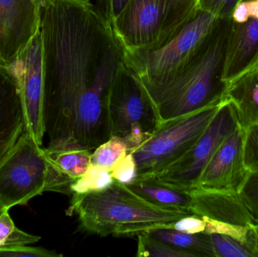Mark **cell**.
I'll use <instances>...</instances> for the list:
<instances>
[{"instance_id":"obj_1","label":"cell","mask_w":258,"mask_h":257,"mask_svg":"<svg viewBox=\"0 0 258 257\" xmlns=\"http://www.w3.org/2000/svg\"><path fill=\"white\" fill-rule=\"evenodd\" d=\"M46 149L95 150L112 137L109 98L125 52L89 0H43Z\"/></svg>"},{"instance_id":"obj_2","label":"cell","mask_w":258,"mask_h":257,"mask_svg":"<svg viewBox=\"0 0 258 257\" xmlns=\"http://www.w3.org/2000/svg\"><path fill=\"white\" fill-rule=\"evenodd\" d=\"M232 18H218L183 63L157 85L144 87L159 123L185 116L225 100L226 56Z\"/></svg>"},{"instance_id":"obj_3","label":"cell","mask_w":258,"mask_h":257,"mask_svg":"<svg viewBox=\"0 0 258 257\" xmlns=\"http://www.w3.org/2000/svg\"><path fill=\"white\" fill-rule=\"evenodd\" d=\"M69 211L77 214L83 232L118 238H131L156 228L168 227L192 214L155 205L116 181L102 191L73 195Z\"/></svg>"},{"instance_id":"obj_4","label":"cell","mask_w":258,"mask_h":257,"mask_svg":"<svg viewBox=\"0 0 258 257\" xmlns=\"http://www.w3.org/2000/svg\"><path fill=\"white\" fill-rule=\"evenodd\" d=\"M200 0H128L111 27L125 51H155L197 15Z\"/></svg>"},{"instance_id":"obj_5","label":"cell","mask_w":258,"mask_h":257,"mask_svg":"<svg viewBox=\"0 0 258 257\" xmlns=\"http://www.w3.org/2000/svg\"><path fill=\"white\" fill-rule=\"evenodd\" d=\"M223 102L159 123L151 137L132 152L137 179L153 178L183 156L204 134Z\"/></svg>"},{"instance_id":"obj_6","label":"cell","mask_w":258,"mask_h":257,"mask_svg":"<svg viewBox=\"0 0 258 257\" xmlns=\"http://www.w3.org/2000/svg\"><path fill=\"white\" fill-rule=\"evenodd\" d=\"M218 20L200 8L194 18L164 46L155 51H124L125 63L144 87L161 84L187 58Z\"/></svg>"},{"instance_id":"obj_7","label":"cell","mask_w":258,"mask_h":257,"mask_svg":"<svg viewBox=\"0 0 258 257\" xmlns=\"http://www.w3.org/2000/svg\"><path fill=\"white\" fill-rule=\"evenodd\" d=\"M48 172L44 149L24 130L0 164V204L9 211L46 192Z\"/></svg>"},{"instance_id":"obj_8","label":"cell","mask_w":258,"mask_h":257,"mask_svg":"<svg viewBox=\"0 0 258 257\" xmlns=\"http://www.w3.org/2000/svg\"><path fill=\"white\" fill-rule=\"evenodd\" d=\"M239 125L234 107L231 102L224 100L197 143L183 156L150 179L179 191L189 193L197 188L208 163Z\"/></svg>"},{"instance_id":"obj_9","label":"cell","mask_w":258,"mask_h":257,"mask_svg":"<svg viewBox=\"0 0 258 257\" xmlns=\"http://www.w3.org/2000/svg\"><path fill=\"white\" fill-rule=\"evenodd\" d=\"M112 136L153 134L159 122L153 102L138 75L125 63L112 84L109 98Z\"/></svg>"},{"instance_id":"obj_10","label":"cell","mask_w":258,"mask_h":257,"mask_svg":"<svg viewBox=\"0 0 258 257\" xmlns=\"http://www.w3.org/2000/svg\"><path fill=\"white\" fill-rule=\"evenodd\" d=\"M9 66L19 89L26 131L42 146L45 132L43 44L40 29Z\"/></svg>"},{"instance_id":"obj_11","label":"cell","mask_w":258,"mask_h":257,"mask_svg":"<svg viewBox=\"0 0 258 257\" xmlns=\"http://www.w3.org/2000/svg\"><path fill=\"white\" fill-rule=\"evenodd\" d=\"M41 2L0 0V65L11 64L40 29Z\"/></svg>"},{"instance_id":"obj_12","label":"cell","mask_w":258,"mask_h":257,"mask_svg":"<svg viewBox=\"0 0 258 257\" xmlns=\"http://www.w3.org/2000/svg\"><path fill=\"white\" fill-rule=\"evenodd\" d=\"M244 136L245 129L239 125L223 142L203 170L197 188L239 193L251 174L244 162Z\"/></svg>"},{"instance_id":"obj_13","label":"cell","mask_w":258,"mask_h":257,"mask_svg":"<svg viewBox=\"0 0 258 257\" xmlns=\"http://www.w3.org/2000/svg\"><path fill=\"white\" fill-rule=\"evenodd\" d=\"M189 193L194 215L248 228L257 224L239 193L197 188Z\"/></svg>"},{"instance_id":"obj_14","label":"cell","mask_w":258,"mask_h":257,"mask_svg":"<svg viewBox=\"0 0 258 257\" xmlns=\"http://www.w3.org/2000/svg\"><path fill=\"white\" fill-rule=\"evenodd\" d=\"M25 130L21 96L9 65H0V164Z\"/></svg>"},{"instance_id":"obj_15","label":"cell","mask_w":258,"mask_h":257,"mask_svg":"<svg viewBox=\"0 0 258 257\" xmlns=\"http://www.w3.org/2000/svg\"><path fill=\"white\" fill-rule=\"evenodd\" d=\"M258 63V20L233 21L226 56L224 80L227 83L249 70Z\"/></svg>"},{"instance_id":"obj_16","label":"cell","mask_w":258,"mask_h":257,"mask_svg":"<svg viewBox=\"0 0 258 257\" xmlns=\"http://www.w3.org/2000/svg\"><path fill=\"white\" fill-rule=\"evenodd\" d=\"M226 100L232 103L243 129L258 123V65L228 83Z\"/></svg>"},{"instance_id":"obj_17","label":"cell","mask_w":258,"mask_h":257,"mask_svg":"<svg viewBox=\"0 0 258 257\" xmlns=\"http://www.w3.org/2000/svg\"><path fill=\"white\" fill-rule=\"evenodd\" d=\"M128 187L132 191L155 205L190 212L192 198L187 192L174 190L150 178L137 179Z\"/></svg>"},{"instance_id":"obj_18","label":"cell","mask_w":258,"mask_h":257,"mask_svg":"<svg viewBox=\"0 0 258 257\" xmlns=\"http://www.w3.org/2000/svg\"><path fill=\"white\" fill-rule=\"evenodd\" d=\"M152 238L190 253L192 257H215L209 234H189L170 227L156 228L147 232Z\"/></svg>"},{"instance_id":"obj_19","label":"cell","mask_w":258,"mask_h":257,"mask_svg":"<svg viewBox=\"0 0 258 257\" xmlns=\"http://www.w3.org/2000/svg\"><path fill=\"white\" fill-rule=\"evenodd\" d=\"M44 149L51 168L72 187L91 165V151L86 149H67L51 151Z\"/></svg>"},{"instance_id":"obj_20","label":"cell","mask_w":258,"mask_h":257,"mask_svg":"<svg viewBox=\"0 0 258 257\" xmlns=\"http://www.w3.org/2000/svg\"><path fill=\"white\" fill-rule=\"evenodd\" d=\"M128 153L126 144L120 137L112 136L91 154V164L111 172Z\"/></svg>"},{"instance_id":"obj_21","label":"cell","mask_w":258,"mask_h":257,"mask_svg":"<svg viewBox=\"0 0 258 257\" xmlns=\"http://www.w3.org/2000/svg\"><path fill=\"white\" fill-rule=\"evenodd\" d=\"M113 182L114 179L110 172L91 164L86 173L73 184L71 191L73 195L102 191L110 187Z\"/></svg>"},{"instance_id":"obj_22","label":"cell","mask_w":258,"mask_h":257,"mask_svg":"<svg viewBox=\"0 0 258 257\" xmlns=\"http://www.w3.org/2000/svg\"><path fill=\"white\" fill-rule=\"evenodd\" d=\"M40 239V237L30 235L18 229L11 218L9 211H5L0 215V250L34 244Z\"/></svg>"},{"instance_id":"obj_23","label":"cell","mask_w":258,"mask_h":257,"mask_svg":"<svg viewBox=\"0 0 258 257\" xmlns=\"http://www.w3.org/2000/svg\"><path fill=\"white\" fill-rule=\"evenodd\" d=\"M138 238L137 256L141 257H192L190 253L172 247L166 243L150 237L147 232L140 234Z\"/></svg>"},{"instance_id":"obj_24","label":"cell","mask_w":258,"mask_h":257,"mask_svg":"<svg viewBox=\"0 0 258 257\" xmlns=\"http://www.w3.org/2000/svg\"><path fill=\"white\" fill-rule=\"evenodd\" d=\"M215 257H256L254 249L248 244L221 234H209Z\"/></svg>"},{"instance_id":"obj_25","label":"cell","mask_w":258,"mask_h":257,"mask_svg":"<svg viewBox=\"0 0 258 257\" xmlns=\"http://www.w3.org/2000/svg\"><path fill=\"white\" fill-rule=\"evenodd\" d=\"M244 162L250 173L258 172V123L245 129Z\"/></svg>"},{"instance_id":"obj_26","label":"cell","mask_w":258,"mask_h":257,"mask_svg":"<svg viewBox=\"0 0 258 257\" xmlns=\"http://www.w3.org/2000/svg\"><path fill=\"white\" fill-rule=\"evenodd\" d=\"M112 178L119 184L128 186L138 178V169L133 153L129 152L110 172Z\"/></svg>"},{"instance_id":"obj_27","label":"cell","mask_w":258,"mask_h":257,"mask_svg":"<svg viewBox=\"0 0 258 257\" xmlns=\"http://www.w3.org/2000/svg\"><path fill=\"white\" fill-rule=\"evenodd\" d=\"M239 193L258 223V172L250 174Z\"/></svg>"},{"instance_id":"obj_28","label":"cell","mask_w":258,"mask_h":257,"mask_svg":"<svg viewBox=\"0 0 258 257\" xmlns=\"http://www.w3.org/2000/svg\"><path fill=\"white\" fill-rule=\"evenodd\" d=\"M244 0H200V8L218 18H232L236 6Z\"/></svg>"},{"instance_id":"obj_29","label":"cell","mask_w":258,"mask_h":257,"mask_svg":"<svg viewBox=\"0 0 258 257\" xmlns=\"http://www.w3.org/2000/svg\"><path fill=\"white\" fill-rule=\"evenodd\" d=\"M0 256L6 257H60L62 254L54 250H48L43 247L21 246L8 250H0Z\"/></svg>"},{"instance_id":"obj_30","label":"cell","mask_w":258,"mask_h":257,"mask_svg":"<svg viewBox=\"0 0 258 257\" xmlns=\"http://www.w3.org/2000/svg\"><path fill=\"white\" fill-rule=\"evenodd\" d=\"M206 225V221L203 218L191 214L182 217L168 227L185 233L197 234L205 232Z\"/></svg>"},{"instance_id":"obj_31","label":"cell","mask_w":258,"mask_h":257,"mask_svg":"<svg viewBox=\"0 0 258 257\" xmlns=\"http://www.w3.org/2000/svg\"><path fill=\"white\" fill-rule=\"evenodd\" d=\"M128 2V0H96L95 6L104 19L112 25Z\"/></svg>"},{"instance_id":"obj_32","label":"cell","mask_w":258,"mask_h":257,"mask_svg":"<svg viewBox=\"0 0 258 257\" xmlns=\"http://www.w3.org/2000/svg\"><path fill=\"white\" fill-rule=\"evenodd\" d=\"M232 18L233 21L237 24H243L250 19L249 11L246 0L241 2L236 6L232 14Z\"/></svg>"},{"instance_id":"obj_33","label":"cell","mask_w":258,"mask_h":257,"mask_svg":"<svg viewBox=\"0 0 258 257\" xmlns=\"http://www.w3.org/2000/svg\"><path fill=\"white\" fill-rule=\"evenodd\" d=\"M250 18L258 20V0H246Z\"/></svg>"},{"instance_id":"obj_34","label":"cell","mask_w":258,"mask_h":257,"mask_svg":"<svg viewBox=\"0 0 258 257\" xmlns=\"http://www.w3.org/2000/svg\"><path fill=\"white\" fill-rule=\"evenodd\" d=\"M253 235L254 239V251L256 257H258V223L254 227L252 228Z\"/></svg>"},{"instance_id":"obj_35","label":"cell","mask_w":258,"mask_h":257,"mask_svg":"<svg viewBox=\"0 0 258 257\" xmlns=\"http://www.w3.org/2000/svg\"><path fill=\"white\" fill-rule=\"evenodd\" d=\"M5 211H8V210L5 209L4 207L0 204V215H1Z\"/></svg>"},{"instance_id":"obj_36","label":"cell","mask_w":258,"mask_h":257,"mask_svg":"<svg viewBox=\"0 0 258 257\" xmlns=\"http://www.w3.org/2000/svg\"><path fill=\"white\" fill-rule=\"evenodd\" d=\"M36 1L41 2V3H42V2L43 1V0H36Z\"/></svg>"},{"instance_id":"obj_37","label":"cell","mask_w":258,"mask_h":257,"mask_svg":"<svg viewBox=\"0 0 258 257\" xmlns=\"http://www.w3.org/2000/svg\"><path fill=\"white\" fill-rule=\"evenodd\" d=\"M257 65H258V63H257Z\"/></svg>"}]
</instances>
